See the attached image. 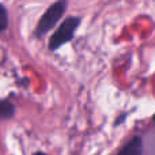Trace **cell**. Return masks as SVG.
Wrapping results in <instances>:
<instances>
[{"instance_id":"6da1fadb","label":"cell","mask_w":155,"mask_h":155,"mask_svg":"<svg viewBox=\"0 0 155 155\" xmlns=\"http://www.w3.org/2000/svg\"><path fill=\"white\" fill-rule=\"evenodd\" d=\"M79 22H80L79 18H70L65 22H63L60 25V27L57 29V31L52 35L51 41H49V49L51 51H56L61 45H64L65 42L72 40L76 27L79 26Z\"/></svg>"},{"instance_id":"7a4b0ae2","label":"cell","mask_w":155,"mask_h":155,"mask_svg":"<svg viewBox=\"0 0 155 155\" xmlns=\"http://www.w3.org/2000/svg\"><path fill=\"white\" fill-rule=\"evenodd\" d=\"M64 10H65L64 0L57 2L56 4L52 5V7L44 14L42 18H41L40 23H38L37 29H35V35H37V37H42L44 34H46V33L57 23V21L61 18V15L64 14Z\"/></svg>"},{"instance_id":"3957f363","label":"cell","mask_w":155,"mask_h":155,"mask_svg":"<svg viewBox=\"0 0 155 155\" xmlns=\"http://www.w3.org/2000/svg\"><path fill=\"white\" fill-rule=\"evenodd\" d=\"M117 155H143V139L142 136H134Z\"/></svg>"},{"instance_id":"277c9868","label":"cell","mask_w":155,"mask_h":155,"mask_svg":"<svg viewBox=\"0 0 155 155\" xmlns=\"http://www.w3.org/2000/svg\"><path fill=\"white\" fill-rule=\"evenodd\" d=\"M15 116V106L8 99H0V120H11Z\"/></svg>"},{"instance_id":"5b68a950","label":"cell","mask_w":155,"mask_h":155,"mask_svg":"<svg viewBox=\"0 0 155 155\" xmlns=\"http://www.w3.org/2000/svg\"><path fill=\"white\" fill-rule=\"evenodd\" d=\"M7 27V12H5L4 7L0 4V31Z\"/></svg>"},{"instance_id":"8992f818","label":"cell","mask_w":155,"mask_h":155,"mask_svg":"<svg viewBox=\"0 0 155 155\" xmlns=\"http://www.w3.org/2000/svg\"><path fill=\"white\" fill-rule=\"evenodd\" d=\"M33 155H48V154H45V153H41V151H37V153H34Z\"/></svg>"}]
</instances>
